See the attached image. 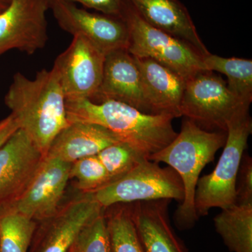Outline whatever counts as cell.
I'll use <instances>...</instances> for the list:
<instances>
[{
  "mask_svg": "<svg viewBox=\"0 0 252 252\" xmlns=\"http://www.w3.org/2000/svg\"><path fill=\"white\" fill-rule=\"evenodd\" d=\"M4 102L18 128L46 157L55 137L69 124L65 96L54 69H41L34 79L16 73Z\"/></svg>",
  "mask_w": 252,
  "mask_h": 252,
  "instance_id": "cell-1",
  "label": "cell"
},
{
  "mask_svg": "<svg viewBox=\"0 0 252 252\" xmlns=\"http://www.w3.org/2000/svg\"><path fill=\"white\" fill-rule=\"evenodd\" d=\"M66 109L69 122L103 126L147 159L167 147L177 135L171 116L145 114L117 101L94 103L85 99L66 100Z\"/></svg>",
  "mask_w": 252,
  "mask_h": 252,
  "instance_id": "cell-2",
  "label": "cell"
},
{
  "mask_svg": "<svg viewBox=\"0 0 252 252\" xmlns=\"http://www.w3.org/2000/svg\"><path fill=\"white\" fill-rule=\"evenodd\" d=\"M226 132L207 131L185 117L180 133L167 147L149 160L164 162L172 167L183 185L185 196L174 215L180 230L190 229L199 220L195 209V193L200 175L207 164L224 147Z\"/></svg>",
  "mask_w": 252,
  "mask_h": 252,
  "instance_id": "cell-3",
  "label": "cell"
},
{
  "mask_svg": "<svg viewBox=\"0 0 252 252\" xmlns=\"http://www.w3.org/2000/svg\"><path fill=\"white\" fill-rule=\"evenodd\" d=\"M119 17L128 31L127 51L132 56L153 59L185 80L198 71L207 70L203 57L196 49L150 26L129 0H124Z\"/></svg>",
  "mask_w": 252,
  "mask_h": 252,
  "instance_id": "cell-4",
  "label": "cell"
},
{
  "mask_svg": "<svg viewBox=\"0 0 252 252\" xmlns=\"http://www.w3.org/2000/svg\"><path fill=\"white\" fill-rule=\"evenodd\" d=\"M252 132L250 110L236 116L228 124L226 141L215 170L199 178L195 193V209L199 218L212 208L224 209L236 203L237 175L242 158Z\"/></svg>",
  "mask_w": 252,
  "mask_h": 252,
  "instance_id": "cell-5",
  "label": "cell"
},
{
  "mask_svg": "<svg viewBox=\"0 0 252 252\" xmlns=\"http://www.w3.org/2000/svg\"><path fill=\"white\" fill-rule=\"evenodd\" d=\"M250 107L228 90L220 76L200 70L186 81L180 112L203 130L226 132L230 122Z\"/></svg>",
  "mask_w": 252,
  "mask_h": 252,
  "instance_id": "cell-6",
  "label": "cell"
},
{
  "mask_svg": "<svg viewBox=\"0 0 252 252\" xmlns=\"http://www.w3.org/2000/svg\"><path fill=\"white\" fill-rule=\"evenodd\" d=\"M91 193L103 208L116 204L149 200H176L185 196L180 176L170 167L142 159L130 172Z\"/></svg>",
  "mask_w": 252,
  "mask_h": 252,
  "instance_id": "cell-7",
  "label": "cell"
},
{
  "mask_svg": "<svg viewBox=\"0 0 252 252\" xmlns=\"http://www.w3.org/2000/svg\"><path fill=\"white\" fill-rule=\"evenodd\" d=\"M105 55L83 36H73L70 45L55 61L66 100L89 99L97 92L103 74Z\"/></svg>",
  "mask_w": 252,
  "mask_h": 252,
  "instance_id": "cell-8",
  "label": "cell"
},
{
  "mask_svg": "<svg viewBox=\"0 0 252 252\" xmlns=\"http://www.w3.org/2000/svg\"><path fill=\"white\" fill-rule=\"evenodd\" d=\"M49 9L61 29L86 38L105 56L128 47V31L119 17L91 13L63 0H49Z\"/></svg>",
  "mask_w": 252,
  "mask_h": 252,
  "instance_id": "cell-9",
  "label": "cell"
},
{
  "mask_svg": "<svg viewBox=\"0 0 252 252\" xmlns=\"http://www.w3.org/2000/svg\"><path fill=\"white\" fill-rule=\"evenodd\" d=\"M49 0H13L0 14V56L16 49L32 55L45 47Z\"/></svg>",
  "mask_w": 252,
  "mask_h": 252,
  "instance_id": "cell-10",
  "label": "cell"
},
{
  "mask_svg": "<svg viewBox=\"0 0 252 252\" xmlns=\"http://www.w3.org/2000/svg\"><path fill=\"white\" fill-rule=\"evenodd\" d=\"M104 208L91 193H84L37 224L29 252H69L82 227Z\"/></svg>",
  "mask_w": 252,
  "mask_h": 252,
  "instance_id": "cell-11",
  "label": "cell"
},
{
  "mask_svg": "<svg viewBox=\"0 0 252 252\" xmlns=\"http://www.w3.org/2000/svg\"><path fill=\"white\" fill-rule=\"evenodd\" d=\"M44 158L21 129L0 147V212L11 207L21 196Z\"/></svg>",
  "mask_w": 252,
  "mask_h": 252,
  "instance_id": "cell-12",
  "label": "cell"
},
{
  "mask_svg": "<svg viewBox=\"0 0 252 252\" xmlns=\"http://www.w3.org/2000/svg\"><path fill=\"white\" fill-rule=\"evenodd\" d=\"M71 166L70 162L45 157L27 188L6 210H14L36 222L54 216L70 179Z\"/></svg>",
  "mask_w": 252,
  "mask_h": 252,
  "instance_id": "cell-13",
  "label": "cell"
},
{
  "mask_svg": "<svg viewBox=\"0 0 252 252\" xmlns=\"http://www.w3.org/2000/svg\"><path fill=\"white\" fill-rule=\"evenodd\" d=\"M90 101L94 103L117 101L150 114L140 71L127 49L115 50L106 55L100 85Z\"/></svg>",
  "mask_w": 252,
  "mask_h": 252,
  "instance_id": "cell-14",
  "label": "cell"
},
{
  "mask_svg": "<svg viewBox=\"0 0 252 252\" xmlns=\"http://www.w3.org/2000/svg\"><path fill=\"white\" fill-rule=\"evenodd\" d=\"M140 71L144 99L150 114L182 117L180 104L186 81L163 64L149 58L133 56Z\"/></svg>",
  "mask_w": 252,
  "mask_h": 252,
  "instance_id": "cell-15",
  "label": "cell"
},
{
  "mask_svg": "<svg viewBox=\"0 0 252 252\" xmlns=\"http://www.w3.org/2000/svg\"><path fill=\"white\" fill-rule=\"evenodd\" d=\"M168 199L130 203L132 220L145 252H188L169 220Z\"/></svg>",
  "mask_w": 252,
  "mask_h": 252,
  "instance_id": "cell-16",
  "label": "cell"
},
{
  "mask_svg": "<svg viewBox=\"0 0 252 252\" xmlns=\"http://www.w3.org/2000/svg\"><path fill=\"white\" fill-rule=\"evenodd\" d=\"M154 28L188 43L203 57L210 54L196 31L188 9L179 0H129Z\"/></svg>",
  "mask_w": 252,
  "mask_h": 252,
  "instance_id": "cell-17",
  "label": "cell"
},
{
  "mask_svg": "<svg viewBox=\"0 0 252 252\" xmlns=\"http://www.w3.org/2000/svg\"><path fill=\"white\" fill-rule=\"evenodd\" d=\"M122 142L103 126L86 122H69L51 142L46 157L73 162L97 155L102 149Z\"/></svg>",
  "mask_w": 252,
  "mask_h": 252,
  "instance_id": "cell-18",
  "label": "cell"
},
{
  "mask_svg": "<svg viewBox=\"0 0 252 252\" xmlns=\"http://www.w3.org/2000/svg\"><path fill=\"white\" fill-rule=\"evenodd\" d=\"M215 229L232 252H252V203H235L214 218Z\"/></svg>",
  "mask_w": 252,
  "mask_h": 252,
  "instance_id": "cell-19",
  "label": "cell"
},
{
  "mask_svg": "<svg viewBox=\"0 0 252 252\" xmlns=\"http://www.w3.org/2000/svg\"><path fill=\"white\" fill-rule=\"evenodd\" d=\"M205 69L225 74L228 90L243 103L252 101V61L238 58L220 57L210 54L203 57Z\"/></svg>",
  "mask_w": 252,
  "mask_h": 252,
  "instance_id": "cell-20",
  "label": "cell"
},
{
  "mask_svg": "<svg viewBox=\"0 0 252 252\" xmlns=\"http://www.w3.org/2000/svg\"><path fill=\"white\" fill-rule=\"evenodd\" d=\"M112 252H145L137 234L130 203H119L104 210Z\"/></svg>",
  "mask_w": 252,
  "mask_h": 252,
  "instance_id": "cell-21",
  "label": "cell"
},
{
  "mask_svg": "<svg viewBox=\"0 0 252 252\" xmlns=\"http://www.w3.org/2000/svg\"><path fill=\"white\" fill-rule=\"evenodd\" d=\"M37 222L11 210L0 212V252H29Z\"/></svg>",
  "mask_w": 252,
  "mask_h": 252,
  "instance_id": "cell-22",
  "label": "cell"
},
{
  "mask_svg": "<svg viewBox=\"0 0 252 252\" xmlns=\"http://www.w3.org/2000/svg\"><path fill=\"white\" fill-rule=\"evenodd\" d=\"M104 210L82 227L69 252H112Z\"/></svg>",
  "mask_w": 252,
  "mask_h": 252,
  "instance_id": "cell-23",
  "label": "cell"
},
{
  "mask_svg": "<svg viewBox=\"0 0 252 252\" xmlns=\"http://www.w3.org/2000/svg\"><path fill=\"white\" fill-rule=\"evenodd\" d=\"M107 170L111 182L121 178L145 158L141 157L128 144L123 142L113 144L97 154Z\"/></svg>",
  "mask_w": 252,
  "mask_h": 252,
  "instance_id": "cell-24",
  "label": "cell"
},
{
  "mask_svg": "<svg viewBox=\"0 0 252 252\" xmlns=\"http://www.w3.org/2000/svg\"><path fill=\"white\" fill-rule=\"evenodd\" d=\"M69 178L77 179V188L84 193H93L111 182L107 170L97 155L83 158L73 162Z\"/></svg>",
  "mask_w": 252,
  "mask_h": 252,
  "instance_id": "cell-25",
  "label": "cell"
},
{
  "mask_svg": "<svg viewBox=\"0 0 252 252\" xmlns=\"http://www.w3.org/2000/svg\"><path fill=\"white\" fill-rule=\"evenodd\" d=\"M236 203H252V158L244 154L237 175Z\"/></svg>",
  "mask_w": 252,
  "mask_h": 252,
  "instance_id": "cell-26",
  "label": "cell"
},
{
  "mask_svg": "<svg viewBox=\"0 0 252 252\" xmlns=\"http://www.w3.org/2000/svg\"><path fill=\"white\" fill-rule=\"evenodd\" d=\"M79 3L89 9L99 11L101 14L119 17L124 0H63Z\"/></svg>",
  "mask_w": 252,
  "mask_h": 252,
  "instance_id": "cell-27",
  "label": "cell"
},
{
  "mask_svg": "<svg viewBox=\"0 0 252 252\" xmlns=\"http://www.w3.org/2000/svg\"><path fill=\"white\" fill-rule=\"evenodd\" d=\"M18 129L19 128L17 124L11 114L0 121V147L9 140Z\"/></svg>",
  "mask_w": 252,
  "mask_h": 252,
  "instance_id": "cell-28",
  "label": "cell"
},
{
  "mask_svg": "<svg viewBox=\"0 0 252 252\" xmlns=\"http://www.w3.org/2000/svg\"><path fill=\"white\" fill-rule=\"evenodd\" d=\"M11 0H0V14L9 7Z\"/></svg>",
  "mask_w": 252,
  "mask_h": 252,
  "instance_id": "cell-29",
  "label": "cell"
},
{
  "mask_svg": "<svg viewBox=\"0 0 252 252\" xmlns=\"http://www.w3.org/2000/svg\"><path fill=\"white\" fill-rule=\"evenodd\" d=\"M11 1H13V0H11Z\"/></svg>",
  "mask_w": 252,
  "mask_h": 252,
  "instance_id": "cell-30",
  "label": "cell"
},
{
  "mask_svg": "<svg viewBox=\"0 0 252 252\" xmlns=\"http://www.w3.org/2000/svg\"></svg>",
  "mask_w": 252,
  "mask_h": 252,
  "instance_id": "cell-31",
  "label": "cell"
}]
</instances>
